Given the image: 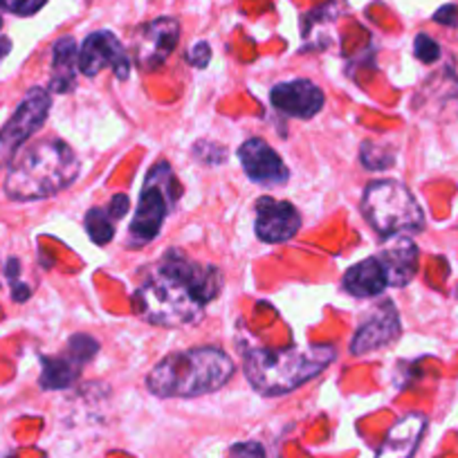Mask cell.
I'll return each mask as SVG.
<instances>
[{"mask_svg":"<svg viewBox=\"0 0 458 458\" xmlns=\"http://www.w3.org/2000/svg\"><path fill=\"white\" fill-rule=\"evenodd\" d=\"M205 266L171 250L133 294V308L144 321L165 328L196 324L205 303L198 299Z\"/></svg>","mask_w":458,"mask_h":458,"instance_id":"6da1fadb","label":"cell"},{"mask_svg":"<svg viewBox=\"0 0 458 458\" xmlns=\"http://www.w3.org/2000/svg\"><path fill=\"white\" fill-rule=\"evenodd\" d=\"M79 169L77 153L64 140H37L10 165L5 193L16 202L43 200L68 189L77 180Z\"/></svg>","mask_w":458,"mask_h":458,"instance_id":"7a4b0ae2","label":"cell"},{"mask_svg":"<svg viewBox=\"0 0 458 458\" xmlns=\"http://www.w3.org/2000/svg\"><path fill=\"white\" fill-rule=\"evenodd\" d=\"M234 376V362L216 346L166 355L148 373L147 386L157 398H196L214 394Z\"/></svg>","mask_w":458,"mask_h":458,"instance_id":"3957f363","label":"cell"},{"mask_svg":"<svg viewBox=\"0 0 458 458\" xmlns=\"http://www.w3.org/2000/svg\"><path fill=\"white\" fill-rule=\"evenodd\" d=\"M337 351L330 344L257 349L245 358V376L263 395H284L315 380L330 367Z\"/></svg>","mask_w":458,"mask_h":458,"instance_id":"277c9868","label":"cell"},{"mask_svg":"<svg viewBox=\"0 0 458 458\" xmlns=\"http://www.w3.org/2000/svg\"><path fill=\"white\" fill-rule=\"evenodd\" d=\"M362 214L382 239L398 234H418L425 227L420 205L398 180H373L362 196Z\"/></svg>","mask_w":458,"mask_h":458,"instance_id":"5b68a950","label":"cell"},{"mask_svg":"<svg viewBox=\"0 0 458 458\" xmlns=\"http://www.w3.org/2000/svg\"><path fill=\"white\" fill-rule=\"evenodd\" d=\"M175 200H178V193H175L174 171H171L169 162H157L144 180L138 211L129 227V243L133 248H142L160 234L162 225Z\"/></svg>","mask_w":458,"mask_h":458,"instance_id":"8992f818","label":"cell"},{"mask_svg":"<svg viewBox=\"0 0 458 458\" xmlns=\"http://www.w3.org/2000/svg\"><path fill=\"white\" fill-rule=\"evenodd\" d=\"M50 106L52 99L46 88L37 86L28 90L10 122L0 129V166L12 165L21 148L25 147V142L37 131H41V126L47 120V113H50Z\"/></svg>","mask_w":458,"mask_h":458,"instance_id":"52a82bcc","label":"cell"},{"mask_svg":"<svg viewBox=\"0 0 458 458\" xmlns=\"http://www.w3.org/2000/svg\"><path fill=\"white\" fill-rule=\"evenodd\" d=\"M180 41V23L175 19H156L142 25L135 34L133 56L142 70L160 68L166 64Z\"/></svg>","mask_w":458,"mask_h":458,"instance_id":"ba28073f","label":"cell"},{"mask_svg":"<svg viewBox=\"0 0 458 458\" xmlns=\"http://www.w3.org/2000/svg\"><path fill=\"white\" fill-rule=\"evenodd\" d=\"M113 68L114 77L126 81L131 74V59L113 32H92L79 50V72L97 77L104 68Z\"/></svg>","mask_w":458,"mask_h":458,"instance_id":"9c48e42d","label":"cell"},{"mask_svg":"<svg viewBox=\"0 0 458 458\" xmlns=\"http://www.w3.org/2000/svg\"><path fill=\"white\" fill-rule=\"evenodd\" d=\"M400 337V315L389 299L377 303L367 319L355 330V337L351 342V353L369 355L371 351H380Z\"/></svg>","mask_w":458,"mask_h":458,"instance_id":"30bf717a","label":"cell"},{"mask_svg":"<svg viewBox=\"0 0 458 458\" xmlns=\"http://www.w3.org/2000/svg\"><path fill=\"white\" fill-rule=\"evenodd\" d=\"M257 236L263 243H288L301 229V214L293 202L261 196L257 202Z\"/></svg>","mask_w":458,"mask_h":458,"instance_id":"8fae6325","label":"cell"},{"mask_svg":"<svg viewBox=\"0 0 458 458\" xmlns=\"http://www.w3.org/2000/svg\"><path fill=\"white\" fill-rule=\"evenodd\" d=\"M239 160L252 182L263 187H281L288 182V166L284 165L279 153L263 140L252 138L241 144Z\"/></svg>","mask_w":458,"mask_h":458,"instance_id":"7c38bea8","label":"cell"},{"mask_svg":"<svg viewBox=\"0 0 458 458\" xmlns=\"http://www.w3.org/2000/svg\"><path fill=\"white\" fill-rule=\"evenodd\" d=\"M270 99L272 106L288 117L312 120L324 108L326 95L319 86L308 79H294V81L276 83L270 92Z\"/></svg>","mask_w":458,"mask_h":458,"instance_id":"4fadbf2b","label":"cell"},{"mask_svg":"<svg viewBox=\"0 0 458 458\" xmlns=\"http://www.w3.org/2000/svg\"><path fill=\"white\" fill-rule=\"evenodd\" d=\"M386 248L377 254L382 270L386 275V284L403 288L416 276L418 272V248L407 234L389 236Z\"/></svg>","mask_w":458,"mask_h":458,"instance_id":"5bb4252c","label":"cell"},{"mask_svg":"<svg viewBox=\"0 0 458 458\" xmlns=\"http://www.w3.org/2000/svg\"><path fill=\"white\" fill-rule=\"evenodd\" d=\"M425 429V413H407L391 427L389 434L382 440L380 449H377L376 458H413Z\"/></svg>","mask_w":458,"mask_h":458,"instance_id":"9a60e30c","label":"cell"},{"mask_svg":"<svg viewBox=\"0 0 458 458\" xmlns=\"http://www.w3.org/2000/svg\"><path fill=\"white\" fill-rule=\"evenodd\" d=\"M342 285L344 290L355 299L380 297V294L389 288V284H386V275L385 270H382L377 257L364 259V261H360L358 266L349 267L346 275H344Z\"/></svg>","mask_w":458,"mask_h":458,"instance_id":"2e32d148","label":"cell"},{"mask_svg":"<svg viewBox=\"0 0 458 458\" xmlns=\"http://www.w3.org/2000/svg\"><path fill=\"white\" fill-rule=\"evenodd\" d=\"M79 70V50L72 37H64L52 46V92H68L74 88Z\"/></svg>","mask_w":458,"mask_h":458,"instance_id":"e0dca14e","label":"cell"},{"mask_svg":"<svg viewBox=\"0 0 458 458\" xmlns=\"http://www.w3.org/2000/svg\"><path fill=\"white\" fill-rule=\"evenodd\" d=\"M81 367L83 364L70 353L64 355V358H43L41 386L47 391L68 389L79 377V369Z\"/></svg>","mask_w":458,"mask_h":458,"instance_id":"ac0fdd59","label":"cell"},{"mask_svg":"<svg viewBox=\"0 0 458 458\" xmlns=\"http://www.w3.org/2000/svg\"><path fill=\"white\" fill-rule=\"evenodd\" d=\"M86 232L92 243L108 245L114 236V218L110 216L108 207H92L86 214Z\"/></svg>","mask_w":458,"mask_h":458,"instance_id":"d6986e66","label":"cell"},{"mask_svg":"<svg viewBox=\"0 0 458 458\" xmlns=\"http://www.w3.org/2000/svg\"><path fill=\"white\" fill-rule=\"evenodd\" d=\"M360 157H362V165L371 171H382V169H389L391 165L395 162L394 153L389 151L386 147L377 142H362V148H360Z\"/></svg>","mask_w":458,"mask_h":458,"instance_id":"ffe728a7","label":"cell"},{"mask_svg":"<svg viewBox=\"0 0 458 458\" xmlns=\"http://www.w3.org/2000/svg\"><path fill=\"white\" fill-rule=\"evenodd\" d=\"M97 342L90 337V335H74V337H70L68 342V353L72 355L74 360H79L81 364L90 362L92 355L97 353Z\"/></svg>","mask_w":458,"mask_h":458,"instance_id":"44dd1931","label":"cell"},{"mask_svg":"<svg viewBox=\"0 0 458 458\" xmlns=\"http://www.w3.org/2000/svg\"><path fill=\"white\" fill-rule=\"evenodd\" d=\"M413 52H416L418 59L427 65L436 64V61L440 59V46L434 38L427 37V34H418L416 43H413Z\"/></svg>","mask_w":458,"mask_h":458,"instance_id":"7402d4cb","label":"cell"},{"mask_svg":"<svg viewBox=\"0 0 458 458\" xmlns=\"http://www.w3.org/2000/svg\"><path fill=\"white\" fill-rule=\"evenodd\" d=\"M47 0H0V10L16 16H32L46 5Z\"/></svg>","mask_w":458,"mask_h":458,"instance_id":"603a6c76","label":"cell"},{"mask_svg":"<svg viewBox=\"0 0 458 458\" xmlns=\"http://www.w3.org/2000/svg\"><path fill=\"white\" fill-rule=\"evenodd\" d=\"M229 458H267V454L259 443H236L229 449Z\"/></svg>","mask_w":458,"mask_h":458,"instance_id":"cb8c5ba5","label":"cell"},{"mask_svg":"<svg viewBox=\"0 0 458 458\" xmlns=\"http://www.w3.org/2000/svg\"><path fill=\"white\" fill-rule=\"evenodd\" d=\"M187 61L193 65V68H200V70L207 68V65H209V61H211L209 43H205V41L196 43V46H193L191 50L187 52Z\"/></svg>","mask_w":458,"mask_h":458,"instance_id":"d4e9b609","label":"cell"},{"mask_svg":"<svg viewBox=\"0 0 458 458\" xmlns=\"http://www.w3.org/2000/svg\"><path fill=\"white\" fill-rule=\"evenodd\" d=\"M434 21L440 25H447V28H458V7L456 5L440 7V10L434 14Z\"/></svg>","mask_w":458,"mask_h":458,"instance_id":"484cf974","label":"cell"},{"mask_svg":"<svg viewBox=\"0 0 458 458\" xmlns=\"http://www.w3.org/2000/svg\"><path fill=\"white\" fill-rule=\"evenodd\" d=\"M129 205H131L129 196H126V193H117V196H113V200H110V205H108L110 216H113L114 220L124 218L126 211H129Z\"/></svg>","mask_w":458,"mask_h":458,"instance_id":"4316f807","label":"cell"},{"mask_svg":"<svg viewBox=\"0 0 458 458\" xmlns=\"http://www.w3.org/2000/svg\"><path fill=\"white\" fill-rule=\"evenodd\" d=\"M12 297H14L16 301H25V299L30 297V288L21 284V281H16V284H12Z\"/></svg>","mask_w":458,"mask_h":458,"instance_id":"83f0119b","label":"cell"},{"mask_svg":"<svg viewBox=\"0 0 458 458\" xmlns=\"http://www.w3.org/2000/svg\"><path fill=\"white\" fill-rule=\"evenodd\" d=\"M12 50V41L7 37H0V59H5Z\"/></svg>","mask_w":458,"mask_h":458,"instance_id":"f1b7e54d","label":"cell"},{"mask_svg":"<svg viewBox=\"0 0 458 458\" xmlns=\"http://www.w3.org/2000/svg\"><path fill=\"white\" fill-rule=\"evenodd\" d=\"M0 25H3V21H0Z\"/></svg>","mask_w":458,"mask_h":458,"instance_id":"f546056e","label":"cell"}]
</instances>
